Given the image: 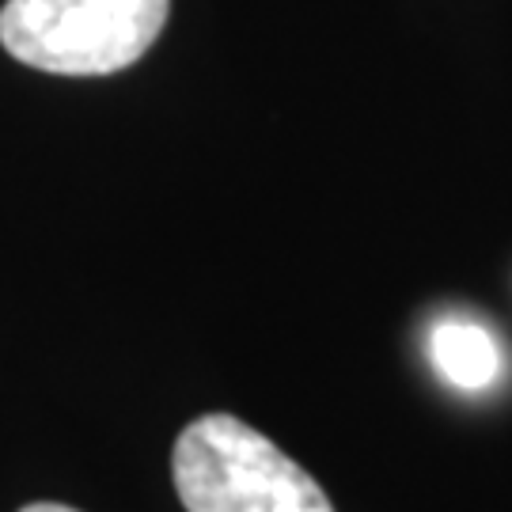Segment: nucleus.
I'll list each match as a JSON object with an SVG mask.
<instances>
[{"label": "nucleus", "mask_w": 512, "mask_h": 512, "mask_svg": "<svg viewBox=\"0 0 512 512\" xmlns=\"http://www.w3.org/2000/svg\"><path fill=\"white\" fill-rule=\"evenodd\" d=\"M171 478L186 512H334L296 459L232 414L186 425L171 452Z\"/></svg>", "instance_id": "1"}, {"label": "nucleus", "mask_w": 512, "mask_h": 512, "mask_svg": "<svg viewBox=\"0 0 512 512\" xmlns=\"http://www.w3.org/2000/svg\"><path fill=\"white\" fill-rule=\"evenodd\" d=\"M19 512H76V509L57 505V501H38V505H27V509H19Z\"/></svg>", "instance_id": "4"}, {"label": "nucleus", "mask_w": 512, "mask_h": 512, "mask_svg": "<svg viewBox=\"0 0 512 512\" xmlns=\"http://www.w3.org/2000/svg\"><path fill=\"white\" fill-rule=\"evenodd\" d=\"M171 0H8L4 50L54 76H110L160 38Z\"/></svg>", "instance_id": "2"}, {"label": "nucleus", "mask_w": 512, "mask_h": 512, "mask_svg": "<svg viewBox=\"0 0 512 512\" xmlns=\"http://www.w3.org/2000/svg\"><path fill=\"white\" fill-rule=\"evenodd\" d=\"M429 357L440 376L459 391H486L501 376V346L478 323H437L429 334Z\"/></svg>", "instance_id": "3"}]
</instances>
